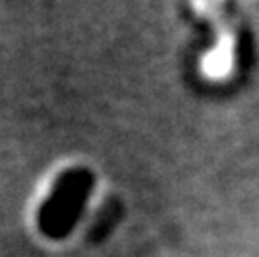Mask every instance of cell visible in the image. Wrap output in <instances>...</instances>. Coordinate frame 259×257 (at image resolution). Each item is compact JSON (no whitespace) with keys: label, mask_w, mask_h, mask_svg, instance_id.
<instances>
[{"label":"cell","mask_w":259,"mask_h":257,"mask_svg":"<svg viewBox=\"0 0 259 257\" xmlns=\"http://www.w3.org/2000/svg\"><path fill=\"white\" fill-rule=\"evenodd\" d=\"M93 188V174L85 168H71L59 176L49 198L38 210V227L51 239L67 237L77 225Z\"/></svg>","instance_id":"obj_1"}]
</instances>
